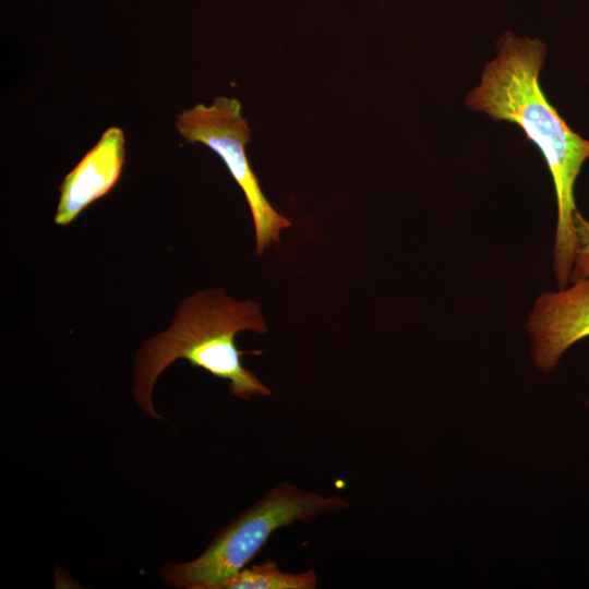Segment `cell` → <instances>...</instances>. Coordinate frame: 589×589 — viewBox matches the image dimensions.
Wrapping results in <instances>:
<instances>
[{"label":"cell","instance_id":"obj_1","mask_svg":"<svg viewBox=\"0 0 589 589\" xmlns=\"http://www.w3.org/2000/svg\"><path fill=\"white\" fill-rule=\"evenodd\" d=\"M497 56L486 63L480 84L466 98L472 111L517 124L542 153L553 179L557 220L553 269L558 289L567 287L577 237L575 183L589 158V140L574 132L546 99L539 82L545 46L506 32L496 44Z\"/></svg>","mask_w":589,"mask_h":589},{"label":"cell","instance_id":"obj_2","mask_svg":"<svg viewBox=\"0 0 589 589\" xmlns=\"http://www.w3.org/2000/svg\"><path fill=\"white\" fill-rule=\"evenodd\" d=\"M242 330L267 332L259 303L235 300L223 288L185 298L170 326L146 339L135 356L136 404L153 419H164L153 405V390L158 376L178 359L227 380L230 393L243 400L269 395L271 389L241 361L249 352L238 349L235 337Z\"/></svg>","mask_w":589,"mask_h":589},{"label":"cell","instance_id":"obj_3","mask_svg":"<svg viewBox=\"0 0 589 589\" xmlns=\"http://www.w3.org/2000/svg\"><path fill=\"white\" fill-rule=\"evenodd\" d=\"M339 496L305 492L283 482L226 525L204 552L192 561L167 564L161 581L178 589H221L244 568L279 528L298 520L310 521L326 512L347 508Z\"/></svg>","mask_w":589,"mask_h":589},{"label":"cell","instance_id":"obj_4","mask_svg":"<svg viewBox=\"0 0 589 589\" xmlns=\"http://www.w3.org/2000/svg\"><path fill=\"white\" fill-rule=\"evenodd\" d=\"M175 125L188 143H201L215 152L243 191L254 224L256 254H263L272 243L278 244L280 231L291 223L268 202L251 168L245 153L251 131L241 103L232 97H216L208 106L199 104L183 110Z\"/></svg>","mask_w":589,"mask_h":589},{"label":"cell","instance_id":"obj_5","mask_svg":"<svg viewBox=\"0 0 589 589\" xmlns=\"http://www.w3.org/2000/svg\"><path fill=\"white\" fill-rule=\"evenodd\" d=\"M525 328L534 365L545 373L552 371L567 349L589 336V276L540 294Z\"/></svg>","mask_w":589,"mask_h":589},{"label":"cell","instance_id":"obj_6","mask_svg":"<svg viewBox=\"0 0 589 589\" xmlns=\"http://www.w3.org/2000/svg\"><path fill=\"white\" fill-rule=\"evenodd\" d=\"M125 157L122 129L110 127L77 165L64 177L55 214L58 226H67L118 182Z\"/></svg>","mask_w":589,"mask_h":589},{"label":"cell","instance_id":"obj_7","mask_svg":"<svg viewBox=\"0 0 589 589\" xmlns=\"http://www.w3.org/2000/svg\"><path fill=\"white\" fill-rule=\"evenodd\" d=\"M316 586L314 568L300 574L285 573L275 561L268 560L240 569L221 589H314Z\"/></svg>","mask_w":589,"mask_h":589},{"label":"cell","instance_id":"obj_8","mask_svg":"<svg viewBox=\"0 0 589 589\" xmlns=\"http://www.w3.org/2000/svg\"><path fill=\"white\" fill-rule=\"evenodd\" d=\"M577 245L570 283L589 276V221L577 212L575 216Z\"/></svg>","mask_w":589,"mask_h":589},{"label":"cell","instance_id":"obj_9","mask_svg":"<svg viewBox=\"0 0 589 589\" xmlns=\"http://www.w3.org/2000/svg\"><path fill=\"white\" fill-rule=\"evenodd\" d=\"M586 404H587V406L589 407V400H588V401H586Z\"/></svg>","mask_w":589,"mask_h":589}]
</instances>
